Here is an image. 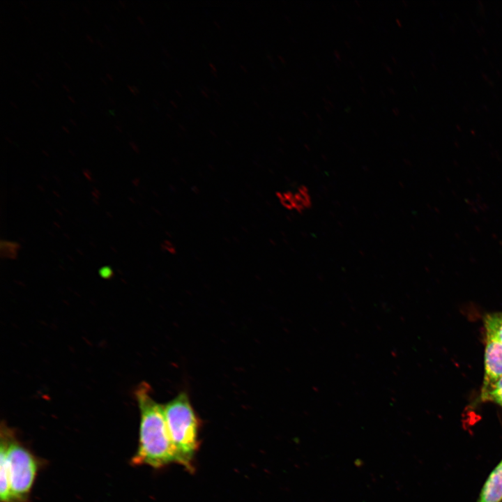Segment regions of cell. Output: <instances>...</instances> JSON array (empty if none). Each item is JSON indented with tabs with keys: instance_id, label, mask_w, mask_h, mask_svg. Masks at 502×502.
Returning <instances> with one entry per match:
<instances>
[{
	"instance_id": "cell-26",
	"label": "cell",
	"mask_w": 502,
	"mask_h": 502,
	"mask_svg": "<svg viewBox=\"0 0 502 502\" xmlns=\"http://www.w3.org/2000/svg\"><path fill=\"white\" fill-rule=\"evenodd\" d=\"M84 8L85 9V10H86V12H88V9H87L85 6H84Z\"/></svg>"
},
{
	"instance_id": "cell-10",
	"label": "cell",
	"mask_w": 502,
	"mask_h": 502,
	"mask_svg": "<svg viewBox=\"0 0 502 502\" xmlns=\"http://www.w3.org/2000/svg\"><path fill=\"white\" fill-rule=\"evenodd\" d=\"M383 66H384V68H386V70H387V72H388L389 74H393V70H392V69H391L388 65L383 64Z\"/></svg>"
},
{
	"instance_id": "cell-9",
	"label": "cell",
	"mask_w": 502,
	"mask_h": 502,
	"mask_svg": "<svg viewBox=\"0 0 502 502\" xmlns=\"http://www.w3.org/2000/svg\"><path fill=\"white\" fill-rule=\"evenodd\" d=\"M127 86H128V88L129 89V90H130L133 94H136V93H137V89L135 86H130V85H128V84L127 85Z\"/></svg>"
},
{
	"instance_id": "cell-14",
	"label": "cell",
	"mask_w": 502,
	"mask_h": 502,
	"mask_svg": "<svg viewBox=\"0 0 502 502\" xmlns=\"http://www.w3.org/2000/svg\"><path fill=\"white\" fill-rule=\"evenodd\" d=\"M62 87L67 91H69L68 86H66L65 84H62Z\"/></svg>"
},
{
	"instance_id": "cell-23",
	"label": "cell",
	"mask_w": 502,
	"mask_h": 502,
	"mask_svg": "<svg viewBox=\"0 0 502 502\" xmlns=\"http://www.w3.org/2000/svg\"><path fill=\"white\" fill-rule=\"evenodd\" d=\"M137 19H138L141 22H142V19H141V17H140L139 16H137Z\"/></svg>"
},
{
	"instance_id": "cell-1",
	"label": "cell",
	"mask_w": 502,
	"mask_h": 502,
	"mask_svg": "<svg viewBox=\"0 0 502 502\" xmlns=\"http://www.w3.org/2000/svg\"><path fill=\"white\" fill-rule=\"evenodd\" d=\"M135 396L140 411V423L138 448L131 459L132 464L161 469L176 463L163 406L153 400L146 383L137 387Z\"/></svg>"
},
{
	"instance_id": "cell-20",
	"label": "cell",
	"mask_w": 502,
	"mask_h": 502,
	"mask_svg": "<svg viewBox=\"0 0 502 502\" xmlns=\"http://www.w3.org/2000/svg\"><path fill=\"white\" fill-rule=\"evenodd\" d=\"M69 121H70V122L71 123H73V125H75V123L74 120L70 119Z\"/></svg>"
},
{
	"instance_id": "cell-13",
	"label": "cell",
	"mask_w": 502,
	"mask_h": 502,
	"mask_svg": "<svg viewBox=\"0 0 502 502\" xmlns=\"http://www.w3.org/2000/svg\"><path fill=\"white\" fill-rule=\"evenodd\" d=\"M334 54H335V55H336L335 56L337 57V59H340V55H339V53L337 52V50H335V51H334Z\"/></svg>"
},
{
	"instance_id": "cell-25",
	"label": "cell",
	"mask_w": 502,
	"mask_h": 502,
	"mask_svg": "<svg viewBox=\"0 0 502 502\" xmlns=\"http://www.w3.org/2000/svg\"><path fill=\"white\" fill-rule=\"evenodd\" d=\"M64 63L66 66H68V68H70L69 65L68 63H66V61H64Z\"/></svg>"
},
{
	"instance_id": "cell-22",
	"label": "cell",
	"mask_w": 502,
	"mask_h": 502,
	"mask_svg": "<svg viewBox=\"0 0 502 502\" xmlns=\"http://www.w3.org/2000/svg\"><path fill=\"white\" fill-rule=\"evenodd\" d=\"M10 103L13 105V107H16V105L12 101H10Z\"/></svg>"
},
{
	"instance_id": "cell-4",
	"label": "cell",
	"mask_w": 502,
	"mask_h": 502,
	"mask_svg": "<svg viewBox=\"0 0 502 502\" xmlns=\"http://www.w3.org/2000/svg\"><path fill=\"white\" fill-rule=\"evenodd\" d=\"M485 342V373L481 389L493 385L502 376V344L487 338Z\"/></svg>"
},
{
	"instance_id": "cell-21",
	"label": "cell",
	"mask_w": 502,
	"mask_h": 502,
	"mask_svg": "<svg viewBox=\"0 0 502 502\" xmlns=\"http://www.w3.org/2000/svg\"><path fill=\"white\" fill-rule=\"evenodd\" d=\"M31 82L33 83V84L36 85L37 87H38V85H37L35 81L31 80Z\"/></svg>"
},
{
	"instance_id": "cell-6",
	"label": "cell",
	"mask_w": 502,
	"mask_h": 502,
	"mask_svg": "<svg viewBox=\"0 0 502 502\" xmlns=\"http://www.w3.org/2000/svg\"><path fill=\"white\" fill-rule=\"evenodd\" d=\"M476 502H502V459L485 482Z\"/></svg>"
},
{
	"instance_id": "cell-18",
	"label": "cell",
	"mask_w": 502,
	"mask_h": 502,
	"mask_svg": "<svg viewBox=\"0 0 502 502\" xmlns=\"http://www.w3.org/2000/svg\"><path fill=\"white\" fill-rule=\"evenodd\" d=\"M119 3L122 6H123V7L125 6L124 2L122 1L121 0H119Z\"/></svg>"
},
{
	"instance_id": "cell-7",
	"label": "cell",
	"mask_w": 502,
	"mask_h": 502,
	"mask_svg": "<svg viewBox=\"0 0 502 502\" xmlns=\"http://www.w3.org/2000/svg\"><path fill=\"white\" fill-rule=\"evenodd\" d=\"M483 319L486 338L502 344V312L488 313Z\"/></svg>"
},
{
	"instance_id": "cell-3",
	"label": "cell",
	"mask_w": 502,
	"mask_h": 502,
	"mask_svg": "<svg viewBox=\"0 0 502 502\" xmlns=\"http://www.w3.org/2000/svg\"><path fill=\"white\" fill-rule=\"evenodd\" d=\"M0 446V452L5 456L8 469L11 502H29L40 468L39 459L17 439L14 432L5 424L1 427Z\"/></svg>"
},
{
	"instance_id": "cell-8",
	"label": "cell",
	"mask_w": 502,
	"mask_h": 502,
	"mask_svg": "<svg viewBox=\"0 0 502 502\" xmlns=\"http://www.w3.org/2000/svg\"><path fill=\"white\" fill-rule=\"evenodd\" d=\"M490 402L502 408V376L493 385L481 389L478 402Z\"/></svg>"
},
{
	"instance_id": "cell-11",
	"label": "cell",
	"mask_w": 502,
	"mask_h": 502,
	"mask_svg": "<svg viewBox=\"0 0 502 502\" xmlns=\"http://www.w3.org/2000/svg\"><path fill=\"white\" fill-rule=\"evenodd\" d=\"M393 113L395 114V116H397L398 114V109L396 107L393 108Z\"/></svg>"
},
{
	"instance_id": "cell-5",
	"label": "cell",
	"mask_w": 502,
	"mask_h": 502,
	"mask_svg": "<svg viewBox=\"0 0 502 502\" xmlns=\"http://www.w3.org/2000/svg\"><path fill=\"white\" fill-rule=\"evenodd\" d=\"M276 197L280 205L291 212L301 213L312 206L311 192L304 185L279 191Z\"/></svg>"
},
{
	"instance_id": "cell-17",
	"label": "cell",
	"mask_w": 502,
	"mask_h": 502,
	"mask_svg": "<svg viewBox=\"0 0 502 502\" xmlns=\"http://www.w3.org/2000/svg\"><path fill=\"white\" fill-rule=\"evenodd\" d=\"M68 98L71 102H75V100H74L73 98H72L71 96H68Z\"/></svg>"
},
{
	"instance_id": "cell-24",
	"label": "cell",
	"mask_w": 502,
	"mask_h": 502,
	"mask_svg": "<svg viewBox=\"0 0 502 502\" xmlns=\"http://www.w3.org/2000/svg\"><path fill=\"white\" fill-rule=\"evenodd\" d=\"M97 43L99 44V45L102 46V43L99 40H97Z\"/></svg>"
},
{
	"instance_id": "cell-12",
	"label": "cell",
	"mask_w": 502,
	"mask_h": 502,
	"mask_svg": "<svg viewBox=\"0 0 502 502\" xmlns=\"http://www.w3.org/2000/svg\"><path fill=\"white\" fill-rule=\"evenodd\" d=\"M86 38L87 40H89L91 43L93 42L92 38H91V36L90 35L86 34Z\"/></svg>"
},
{
	"instance_id": "cell-2",
	"label": "cell",
	"mask_w": 502,
	"mask_h": 502,
	"mask_svg": "<svg viewBox=\"0 0 502 502\" xmlns=\"http://www.w3.org/2000/svg\"><path fill=\"white\" fill-rule=\"evenodd\" d=\"M163 407L176 463L193 472L199 448V419L185 392L180 393Z\"/></svg>"
},
{
	"instance_id": "cell-15",
	"label": "cell",
	"mask_w": 502,
	"mask_h": 502,
	"mask_svg": "<svg viewBox=\"0 0 502 502\" xmlns=\"http://www.w3.org/2000/svg\"><path fill=\"white\" fill-rule=\"evenodd\" d=\"M106 76L109 79L112 80V77L108 73H106Z\"/></svg>"
},
{
	"instance_id": "cell-16",
	"label": "cell",
	"mask_w": 502,
	"mask_h": 502,
	"mask_svg": "<svg viewBox=\"0 0 502 502\" xmlns=\"http://www.w3.org/2000/svg\"><path fill=\"white\" fill-rule=\"evenodd\" d=\"M61 128H62L65 132H68V129L66 128V127H65L64 126H61Z\"/></svg>"
},
{
	"instance_id": "cell-19",
	"label": "cell",
	"mask_w": 502,
	"mask_h": 502,
	"mask_svg": "<svg viewBox=\"0 0 502 502\" xmlns=\"http://www.w3.org/2000/svg\"><path fill=\"white\" fill-rule=\"evenodd\" d=\"M115 127L119 132H121V127L119 126L116 125Z\"/></svg>"
}]
</instances>
